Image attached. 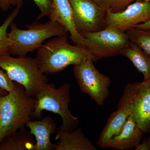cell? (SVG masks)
Masks as SVG:
<instances>
[{
  "label": "cell",
  "mask_w": 150,
  "mask_h": 150,
  "mask_svg": "<svg viewBox=\"0 0 150 150\" xmlns=\"http://www.w3.org/2000/svg\"><path fill=\"white\" fill-rule=\"evenodd\" d=\"M34 98L27 96L24 88L17 87L4 96H0V143L4 139L24 128L35 109Z\"/></svg>",
  "instance_id": "obj_3"
},
{
  "label": "cell",
  "mask_w": 150,
  "mask_h": 150,
  "mask_svg": "<svg viewBox=\"0 0 150 150\" xmlns=\"http://www.w3.org/2000/svg\"><path fill=\"white\" fill-rule=\"evenodd\" d=\"M136 150H150V137L140 143L135 149Z\"/></svg>",
  "instance_id": "obj_24"
},
{
  "label": "cell",
  "mask_w": 150,
  "mask_h": 150,
  "mask_svg": "<svg viewBox=\"0 0 150 150\" xmlns=\"http://www.w3.org/2000/svg\"><path fill=\"white\" fill-rule=\"evenodd\" d=\"M40 11V14L36 20L41 19L44 17H49L52 8V0H33Z\"/></svg>",
  "instance_id": "obj_22"
},
{
  "label": "cell",
  "mask_w": 150,
  "mask_h": 150,
  "mask_svg": "<svg viewBox=\"0 0 150 150\" xmlns=\"http://www.w3.org/2000/svg\"><path fill=\"white\" fill-rule=\"evenodd\" d=\"M129 40L150 56V29L134 28L126 31Z\"/></svg>",
  "instance_id": "obj_19"
},
{
  "label": "cell",
  "mask_w": 150,
  "mask_h": 150,
  "mask_svg": "<svg viewBox=\"0 0 150 150\" xmlns=\"http://www.w3.org/2000/svg\"><path fill=\"white\" fill-rule=\"evenodd\" d=\"M93 1L97 3L98 5L100 6L101 7H102L103 8H104L105 9L103 0H93Z\"/></svg>",
  "instance_id": "obj_26"
},
{
  "label": "cell",
  "mask_w": 150,
  "mask_h": 150,
  "mask_svg": "<svg viewBox=\"0 0 150 150\" xmlns=\"http://www.w3.org/2000/svg\"><path fill=\"white\" fill-rule=\"evenodd\" d=\"M50 20L59 23L66 28L70 38L76 45L84 46V38L78 32L73 18L72 8L69 0H52Z\"/></svg>",
  "instance_id": "obj_11"
},
{
  "label": "cell",
  "mask_w": 150,
  "mask_h": 150,
  "mask_svg": "<svg viewBox=\"0 0 150 150\" xmlns=\"http://www.w3.org/2000/svg\"><path fill=\"white\" fill-rule=\"evenodd\" d=\"M11 55L0 56V68L12 80L23 86L28 96L35 98L48 83V77L40 71L35 58Z\"/></svg>",
  "instance_id": "obj_5"
},
{
  "label": "cell",
  "mask_w": 150,
  "mask_h": 150,
  "mask_svg": "<svg viewBox=\"0 0 150 150\" xmlns=\"http://www.w3.org/2000/svg\"><path fill=\"white\" fill-rule=\"evenodd\" d=\"M119 55L129 59L137 70L144 76V80H150V56L139 46L130 41Z\"/></svg>",
  "instance_id": "obj_16"
},
{
  "label": "cell",
  "mask_w": 150,
  "mask_h": 150,
  "mask_svg": "<svg viewBox=\"0 0 150 150\" xmlns=\"http://www.w3.org/2000/svg\"><path fill=\"white\" fill-rule=\"evenodd\" d=\"M134 28H142V29H150V20L145 23H140L136 25Z\"/></svg>",
  "instance_id": "obj_25"
},
{
  "label": "cell",
  "mask_w": 150,
  "mask_h": 150,
  "mask_svg": "<svg viewBox=\"0 0 150 150\" xmlns=\"http://www.w3.org/2000/svg\"><path fill=\"white\" fill-rule=\"evenodd\" d=\"M23 5V1L20 0L14 9L7 17L3 24L0 26V56L10 54L9 41L7 30L11 23L18 15Z\"/></svg>",
  "instance_id": "obj_18"
},
{
  "label": "cell",
  "mask_w": 150,
  "mask_h": 150,
  "mask_svg": "<svg viewBox=\"0 0 150 150\" xmlns=\"http://www.w3.org/2000/svg\"><path fill=\"white\" fill-rule=\"evenodd\" d=\"M124 108L144 133L150 134V80L127 84L117 108Z\"/></svg>",
  "instance_id": "obj_6"
},
{
  "label": "cell",
  "mask_w": 150,
  "mask_h": 150,
  "mask_svg": "<svg viewBox=\"0 0 150 150\" xmlns=\"http://www.w3.org/2000/svg\"><path fill=\"white\" fill-rule=\"evenodd\" d=\"M94 60L88 59L74 65L73 72L81 91L87 94L99 106L104 105L110 93V78L100 72L93 64Z\"/></svg>",
  "instance_id": "obj_7"
},
{
  "label": "cell",
  "mask_w": 150,
  "mask_h": 150,
  "mask_svg": "<svg viewBox=\"0 0 150 150\" xmlns=\"http://www.w3.org/2000/svg\"><path fill=\"white\" fill-rule=\"evenodd\" d=\"M81 35L84 38L83 47L97 60L118 55L130 42L126 32L111 27Z\"/></svg>",
  "instance_id": "obj_8"
},
{
  "label": "cell",
  "mask_w": 150,
  "mask_h": 150,
  "mask_svg": "<svg viewBox=\"0 0 150 150\" xmlns=\"http://www.w3.org/2000/svg\"><path fill=\"white\" fill-rule=\"evenodd\" d=\"M78 32L100 31L105 28L107 11L93 0H69Z\"/></svg>",
  "instance_id": "obj_9"
},
{
  "label": "cell",
  "mask_w": 150,
  "mask_h": 150,
  "mask_svg": "<svg viewBox=\"0 0 150 150\" xmlns=\"http://www.w3.org/2000/svg\"><path fill=\"white\" fill-rule=\"evenodd\" d=\"M35 140V150H55L56 144L51 141V137L56 131V124L51 117L45 116L41 120L30 119L25 124Z\"/></svg>",
  "instance_id": "obj_12"
},
{
  "label": "cell",
  "mask_w": 150,
  "mask_h": 150,
  "mask_svg": "<svg viewBox=\"0 0 150 150\" xmlns=\"http://www.w3.org/2000/svg\"><path fill=\"white\" fill-rule=\"evenodd\" d=\"M8 93L7 92L0 88V96H4L7 95Z\"/></svg>",
  "instance_id": "obj_27"
},
{
  "label": "cell",
  "mask_w": 150,
  "mask_h": 150,
  "mask_svg": "<svg viewBox=\"0 0 150 150\" xmlns=\"http://www.w3.org/2000/svg\"><path fill=\"white\" fill-rule=\"evenodd\" d=\"M150 20V1H137L122 11L112 13L107 11L105 27L126 32L137 25Z\"/></svg>",
  "instance_id": "obj_10"
},
{
  "label": "cell",
  "mask_w": 150,
  "mask_h": 150,
  "mask_svg": "<svg viewBox=\"0 0 150 150\" xmlns=\"http://www.w3.org/2000/svg\"><path fill=\"white\" fill-rule=\"evenodd\" d=\"M112 112L108 120L107 123L100 134L96 142L99 147L104 149L105 146L115 136H118L123 129L129 117L128 111L124 108H117Z\"/></svg>",
  "instance_id": "obj_15"
},
{
  "label": "cell",
  "mask_w": 150,
  "mask_h": 150,
  "mask_svg": "<svg viewBox=\"0 0 150 150\" xmlns=\"http://www.w3.org/2000/svg\"><path fill=\"white\" fill-rule=\"evenodd\" d=\"M9 27V52L18 57H25L30 52L37 50L48 38L67 36L69 33L62 25L50 20L45 23L34 22L27 25L26 30L20 29L13 22Z\"/></svg>",
  "instance_id": "obj_2"
},
{
  "label": "cell",
  "mask_w": 150,
  "mask_h": 150,
  "mask_svg": "<svg viewBox=\"0 0 150 150\" xmlns=\"http://www.w3.org/2000/svg\"><path fill=\"white\" fill-rule=\"evenodd\" d=\"M35 140L29 131L23 128L0 143V150H35Z\"/></svg>",
  "instance_id": "obj_17"
},
{
  "label": "cell",
  "mask_w": 150,
  "mask_h": 150,
  "mask_svg": "<svg viewBox=\"0 0 150 150\" xmlns=\"http://www.w3.org/2000/svg\"><path fill=\"white\" fill-rule=\"evenodd\" d=\"M20 0H0V8L4 12L8 10L12 6H16Z\"/></svg>",
  "instance_id": "obj_23"
},
{
  "label": "cell",
  "mask_w": 150,
  "mask_h": 150,
  "mask_svg": "<svg viewBox=\"0 0 150 150\" xmlns=\"http://www.w3.org/2000/svg\"><path fill=\"white\" fill-rule=\"evenodd\" d=\"M17 83L11 79L4 70L0 69V88L10 93L15 89Z\"/></svg>",
  "instance_id": "obj_21"
},
{
  "label": "cell",
  "mask_w": 150,
  "mask_h": 150,
  "mask_svg": "<svg viewBox=\"0 0 150 150\" xmlns=\"http://www.w3.org/2000/svg\"><path fill=\"white\" fill-rule=\"evenodd\" d=\"M137 1H150V0H103L106 10L112 13L122 11L131 3Z\"/></svg>",
  "instance_id": "obj_20"
},
{
  "label": "cell",
  "mask_w": 150,
  "mask_h": 150,
  "mask_svg": "<svg viewBox=\"0 0 150 150\" xmlns=\"http://www.w3.org/2000/svg\"><path fill=\"white\" fill-rule=\"evenodd\" d=\"M55 150H96V147L86 137L81 128H76L71 132L59 130L55 137Z\"/></svg>",
  "instance_id": "obj_14"
},
{
  "label": "cell",
  "mask_w": 150,
  "mask_h": 150,
  "mask_svg": "<svg viewBox=\"0 0 150 150\" xmlns=\"http://www.w3.org/2000/svg\"><path fill=\"white\" fill-rule=\"evenodd\" d=\"M70 91L69 83L63 84L58 88L54 84L46 83L34 98L35 109L31 118L40 119L43 111L46 110L61 116L62 124L59 130L71 132L77 128L79 119L69 110V105L71 101Z\"/></svg>",
  "instance_id": "obj_4"
},
{
  "label": "cell",
  "mask_w": 150,
  "mask_h": 150,
  "mask_svg": "<svg viewBox=\"0 0 150 150\" xmlns=\"http://www.w3.org/2000/svg\"><path fill=\"white\" fill-rule=\"evenodd\" d=\"M143 133L133 118L129 116L121 133L112 138L104 148L120 150L135 149L141 142Z\"/></svg>",
  "instance_id": "obj_13"
},
{
  "label": "cell",
  "mask_w": 150,
  "mask_h": 150,
  "mask_svg": "<svg viewBox=\"0 0 150 150\" xmlns=\"http://www.w3.org/2000/svg\"><path fill=\"white\" fill-rule=\"evenodd\" d=\"M67 36L54 37L37 50L35 59L43 74H54L88 59L96 61L85 47L71 45Z\"/></svg>",
  "instance_id": "obj_1"
}]
</instances>
